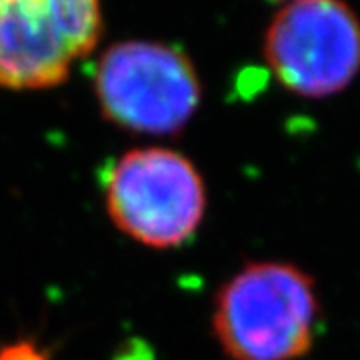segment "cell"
<instances>
[{
	"instance_id": "6da1fadb",
	"label": "cell",
	"mask_w": 360,
	"mask_h": 360,
	"mask_svg": "<svg viewBox=\"0 0 360 360\" xmlns=\"http://www.w3.org/2000/svg\"><path fill=\"white\" fill-rule=\"evenodd\" d=\"M314 278L288 262H250L220 286L212 333L231 360H298L321 326Z\"/></svg>"
},
{
	"instance_id": "7a4b0ae2",
	"label": "cell",
	"mask_w": 360,
	"mask_h": 360,
	"mask_svg": "<svg viewBox=\"0 0 360 360\" xmlns=\"http://www.w3.org/2000/svg\"><path fill=\"white\" fill-rule=\"evenodd\" d=\"M103 193L112 224L146 248L186 245L205 219L202 174L188 156L165 146L118 156L106 170Z\"/></svg>"
},
{
	"instance_id": "3957f363",
	"label": "cell",
	"mask_w": 360,
	"mask_h": 360,
	"mask_svg": "<svg viewBox=\"0 0 360 360\" xmlns=\"http://www.w3.org/2000/svg\"><path fill=\"white\" fill-rule=\"evenodd\" d=\"M94 92L110 124L134 134L172 136L196 115L202 84L179 46L127 40L101 56Z\"/></svg>"
},
{
	"instance_id": "277c9868",
	"label": "cell",
	"mask_w": 360,
	"mask_h": 360,
	"mask_svg": "<svg viewBox=\"0 0 360 360\" xmlns=\"http://www.w3.org/2000/svg\"><path fill=\"white\" fill-rule=\"evenodd\" d=\"M264 58L298 96L338 94L360 72L359 16L345 0H290L266 30Z\"/></svg>"
},
{
	"instance_id": "5b68a950",
	"label": "cell",
	"mask_w": 360,
	"mask_h": 360,
	"mask_svg": "<svg viewBox=\"0 0 360 360\" xmlns=\"http://www.w3.org/2000/svg\"><path fill=\"white\" fill-rule=\"evenodd\" d=\"M101 30V0H0V89L63 84Z\"/></svg>"
},
{
	"instance_id": "8992f818",
	"label": "cell",
	"mask_w": 360,
	"mask_h": 360,
	"mask_svg": "<svg viewBox=\"0 0 360 360\" xmlns=\"http://www.w3.org/2000/svg\"><path fill=\"white\" fill-rule=\"evenodd\" d=\"M0 360H51V356L32 340H16L0 348Z\"/></svg>"
}]
</instances>
